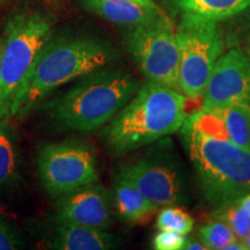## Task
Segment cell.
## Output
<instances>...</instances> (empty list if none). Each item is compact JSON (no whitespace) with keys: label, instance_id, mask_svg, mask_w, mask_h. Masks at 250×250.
I'll use <instances>...</instances> for the list:
<instances>
[{"label":"cell","instance_id":"cell-6","mask_svg":"<svg viewBox=\"0 0 250 250\" xmlns=\"http://www.w3.org/2000/svg\"><path fill=\"white\" fill-rule=\"evenodd\" d=\"M179 45V90L189 99L203 95L215 62L224 54L219 22L182 15L176 28Z\"/></svg>","mask_w":250,"mask_h":250},{"label":"cell","instance_id":"cell-19","mask_svg":"<svg viewBox=\"0 0 250 250\" xmlns=\"http://www.w3.org/2000/svg\"><path fill=\"white\" fill-rule=\"evenodd\" d=\"M158 229L174 230V232L189 234L193 228V219L188 212L180 208L177 205L165 206L156 218Z\"/></svg>","mask_w":250,"mask_h":250},{"label":"cell","instance_id":"cell-24","mask_svg":"<svg viewBox=\"0 0 250 250\" xmlns=\"http://www.w3.org/2000/svg\"><path fill=\"white\" fill-rule=\"evenodd\" d=\"M243 44H245L246 54L250 57V7L249 12L246 18V24H245V40H243Z\"/></svg>","mask_w":250,"mask_h":250},{"label":"cell","instance_id":"cell-28","mask_svg":"<svg viewBox=\"0 0 250 250\" xmlns=\"http://www.w3.org/2000/svg\"><path fill=\"white\" fill-rule=\"evenodd\" d=\"M132 1H136L144 6H147V7H159L154 2V0H132Z\"/></svg>","mask_w":250,"mask_h":250},{"label":"cell","instance_id":"cell-21","mask_svg":"<svg viewBox=\"0 0 250 250\" xmlns=\"http://www.w3.org/2000/svg\"><path fill=\"white\" fill-rule=\"evenodd\" d=\"M17 156L11 136L0 127V186L11 180L15 171Z\"/></svg>","mask_w":250,"mask_h":250},{"label":"cell","instance_id":"cell-25","mask_svg":"<svg viewBox=\"0 0 250 250\" xmlns=\"http://www.w3.org/2000/svg\"><path fill=\"white\" fill-rule=\"evenodd\" d=\"M184 249H187V250H205V249H208V247H206L202 241L201 242L195 241V240H191L188 237L186 246H184Z\"/></svg>","mask_w":250,"mask_h":250},{"label":"cell","instance_id":"cell-3","mask_svg":"<svg viewBox=\"0 0 250 250\" xmlns=\"http://www.w3.org/2000/svg\"><path fill=\"white\" fill-rule=\"evenodd\" d=\"M79 79L48 104L50 117L64 130L93 132L104 126L142 86L133 74L107 66Z\"/></svg>","mask_w":250,"mask_h":250},{"label":"cell","instance_id":"cell-11","mask_svg":"<svg viewBox=\"0 0 250 250\" xmlns=\"http://www.w3.org/2000/svg\"><path fill=\"white\" fill-rule=\"evenodd\" d=\"M114 208V198L95 181L56 197L55 223L108 229L115 220Z\"/></svg>","mask_w":250,"mask_h":250},{"label":"cell","instance_id":"cell-16","mask_svg":"<svg viewBox=\"0 0 250 250\" xmlns=\"http://www.w3.org/2000/svg\"><path fill=\"white\" fill-rule=\"evenodd\" d=\"M214 112L224 121L230 142L250 149V104L237 103Z\"/></svg>","mask_w":250,"mask_h":250},{"label":"cell","instance_id":"cell-13","mask_svg":"<svg viewBox=\"0 0 250 250\" xmlns=\"http://www.w3.org/2000/svg\"><path fill=\"white\" fill-rule=\"evenodd\" d=\"M92 13L109 22L137 26L149 22L164 13L159 7H147L132 0H79Z\"/></svg>","mask_w":250,"mask_h":250},{"label":"cell","instance_id":"cell-9","mask_svg":"<svg viewBox=\"0 0 250 250\" xmlns=\"http://www.w3.org/2000/svg\"><path fill=\"white\" fill-rule=\"evenodd\" d=\"M167 153L125 165L116 175L136 186L159 208L184 204L190 198L189 183L176 156Z\"/></svg>","mask_w":250,"mask_h":250},{"label":"cell","instance_id":"cell-27","mask_svg":"<svg viewBox=\"0 0 250 250\" xmlns=\"http://www.w3.org/2000/svg\"><path fill=\"white\" fill-rule=\"evenodd\" d=\"M237 202H239V204L241 205L243 208H246V210L250 213V193H248V195H246V196H243L242 198L240 199V201H237Z\"/></svg>","mask_w":250,"mask_h":250},{"label":"cell","instance_id":"cell-5","mask_svg":"<svg viewBox=\"0 0 250 250\" xmlns=\"http://www.w3.org/2000/svg\"><path fill=\"white\" fill-rule=\"evenodd\" d=\"M52 19L40 11L18 12L6 22L0 49V121L9 117L15 93L52 39Z\"/></svg>","mask_w":250,"mask_h":250},{"label":"cell","instance_id":"cell-23","mask_svg":"<svg viewBox=\"0 0 250 250\" xmlns=\"http://www.w3.org/2000/svg\"><path fill=\"white\" fill-rule=\"evenodd\" d=\"M22 237L7 218L0 212V250H15L22 248Z\"/></svg>","mask_w":250,"mask_h":250},{"label":"cell","instance_id":"cell-29","mask_svg":"<svg viewBox=\"0 0 250 250\" xmlns=\"http://www.w3.org/2000/svg\"><path fill=\"white\" fill-rule=\"evenodd\" d=\"M243 242H245V245L249 250L250 249V230L248 232V234H247V236L245 237V240H243Z\"/></svg>","mask_w":250,"mask_h":250},{"label":"cell","instance_id":"cell-14","mask_svg":"<svg viewBox=\"0 0 250 250\" xmlns=\"http://www.w3.org/2000/svg\"><path fill=\"white\" fill-rule=\"evenodd\" d=\"M114 203L122 220L132 225L147 221L159 208L138 188L117 175L114 181Z\"/></svg>","mask_w":250,"mask_h":250},{"label":"cell","instance_id":"cell-20","mask_svg":"<svg viewBox=\"0 0 250 250\" xmlns=\"http://www.w3.org/2000/svg\"><path fill=\"white\" fill-rule=\"evenodd\" d=\"M186 124L195 127L208 136L229 140L224 121L214 111H206L202 109L193 114L189 120H187Z\"/></svg>","mask_w":250,"mask_h":250},{"label":"cell","instance_id":"cell-18","mask_svg":"<svg viewBox=\"0 0 250 250\" xmlns=\"http://www.w3.org/2000/svg\"><path fill=\"white\" fill-rule=\"evenodd\" d=\"M198 236L208 249H223L228 243L237 240L229 226L219 219L202 225L198 229Z\"/></svg>","mask_w":250,"mask_h":250},{"label":"cell","instance_id":"cell-1","mask_svg":"<svg viewBox=\"0 0 250 250\" xmlns=\"http://www.w3.org/2000/svg\"><path fill=\"white\" fill-rule=\"evenodd\" d=\"M114 56L110 46L94 37H52L15 93L9 116H26L56 88L108 66Z\"/></svg>","mask_w":250,"mask_h":250},{"label":"cell","instance_id":"cell-31","mask_svg":"<svg viewBox=\"0 0 250 250\" xmlns=\"http://www.w3.org/2000/svg\"><path fill=\"white\" fill-rule=\"evenodd\" d=\"M0 49H1V39H0Z\"/></svg>","mask_w":250,"mask_h":250},{"label":"cell","instance_id":"cell-22","mask_svg":"<svg viewBox=\"0 0 250 250\" xmlns=\"http://www.w3.org/2000/svg\"><path fill=\"white\" fill-rule=\"evenodd\" d=\"M188 236L174 230L159 229L153 237V248L156 250H181L184 249Z\"/></svg>","mask_w":250,"mask_h":250},{"label":"cell","instance_id":"cell-4","mask_svg":"<svg viewBox=\"0 0 250 250\" xmlns=\"http://www.w3.org/2000/svg\"><path fill=\"white\" fill-rule=\"evenodd\" d=\"M182 134L208 204L223 208L250 193V149L208 136L186 123Z\"/></svg>","mask_w":250,"mask_h":250},{"label":"cell","instance_id":"cell-8","mask_svg":"<svg viewBox=\"0 0 250 250\" xmlns=\"http://www.w3.org/2000/svg\"><path fill=\"white\" fill-rule=\"evenodd\" d=\"M37 170L45 192L54 198L99 180L95 151L77 139L43 145L37 153Z\"/></svg>","mask_w":250,"mask_h":250},{"label":"cell","instance_id":"cell-2","mask_svg":"<svg viewBox=\"0 0 250 250\" xmlns=\"http://www.w3.org/2000/svg\"><path fill=\"white\" fill-rule=\"evenodd\" d=\"M186 121V96L179 89L147 80L105 125L103 140L123 155L179 131Z\"/></svg>","mask_w":250,"mask_h":250},{"label":"cell","instance_id":"cell-7","mask_svg":"<svg viewBox=\"0 0 250 250\" xmlns=\"http://www.w3.org/2000/svg\"><path fill=\"white\" fill-rule=\"evenodd\" d=\"M125 46L146 79L179 89V45L167 15L162 13L149 22L131 27Z\"/></svg>","mask_w":250,"mask_h":250},{"label":"cell","instance_id":"cell-17","mask_svg":"<svg viewBox=\"0 0 250 250\" xmlns=\"http://www.w3.org/2000/svg\"><path fill=\"white\" fill-rule=\"evenodd\" d=\"M213 218L227 224L237 239L241 241L245 240L250 230V213L239 204V202L215 208Z\"/></svg>","mask_w":250,"mask_h":250},{"label":"cell","instance_id":"cell-10","mask_svg":"<svg viewBox=\"0 0 250 250\" xmlns=\"http://www.w3.org/2000/svg\"><path fill=\"white\" fill-rule=\"evenodd\" d=\"M203 108L215 111L237 103L250 104V57L230 49L215 62L203 93Z\"/></svg>","mask_w":250,"mask_h":250},{"label":"cell","instance_id":"cell-30","mask_svg":"<svg viewBox=\"0 0 250 250\" xmlns=\"http://www.w3.org/2000/svg\"><path fill=\"white\" fill-rule=\"evenodd\" d=\"M4 1H5V0H0V5H1Z\"/></svg>","mask_w":250,"mask_h":250},{"label":"cell","instance_id":"cell-15","mask_svg":"<svg viewBox=\"0 0 250 250\" xmlns=\"http://www.w3.org/2000/svg\"><path fill=\"white\" fill-rule=\"evenodd\" d=\"M181 15H190L204 20H227L248 11L250 0H169Z\"/></svg>","mask_w":250,"mask_h":250},{"label":"cell","instance_id":"cell-26","mask_svg":"<svg viewBox=\"0 0 250 250\" xmlns=\"http://www.w3.org/2000/svg\"><path fill=\"white\" fill-rule=\"evenodd\" d=\"M223 250H248V248H247L245 242L237 239V240H235V241L228 243L227 246H225Z\"/></svg>","mask_w":250,"mask_h":250},{"label":"cell","instance_id":"cell-12","mask_svg":"<svg viewBox=\"0 0 250 250\" xmlns=\"http://www.w3.org/2000/svg\"><path fill=\"white\" fill-rule=\"evenodd\" d=\"M50 246L57 250H108L116 248L118 239L107 229L72 223H56Z\"/></svg>","mask_w":250,"mask_h":250}]
</instances>
